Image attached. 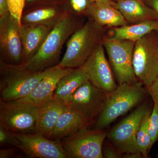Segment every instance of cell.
<instances>
[{"label":"cell","mask_w":158,"mask_h":158,"mask_svg":"<svg viewBox=\"0 0 158 158\" xmlns=\"http://www.w3.org/2000/svg\"><path fill=\"white\" fill-rule=\"evenodd\" d=\"M106 28L90 18L68 39L66 50L58 65L65 68H79L88 59L94 49L102 42Z\"/></svg>","instance_id":"1"},{"label":"cell","mask_w":158,"mask_h":158,"mask_svg":"<svg viewBox=\"0 0 158 158\" xmlns=\"http://www.w3.org/2000/svg\"><path fill=\"white\" fill-rule=\"evenodd\" d=\"M79 28L73 17L68 16L59 19L38 52L24 65L35 71H43L58 65L63 45Z\"/></svg>","instance_id":"2"},{"label":"cell","mask_w":158,"mask_h":158,"mask_svg":"<svg viewBox=\"0 0 158 158\" xmlns=\"http://www.w3.org/2000/svg\"><path fill=\"white\" fill-rule=\"evenodd\" d=\"M140 81L118 85L108 94L104 107L98 116L95 129L104 130L119 116L127 113L144 99L148 92Z\"/></svg>","instance_id":"3"},{"label":"cell","mask_w":158,"mask_h":158,"mask_svg":"<svg viewBox=\"0 0 158 158\" xmlns=\"http://www.w3.org/2000/svg\"><path fill=\"white\" fill-rule=\"evenodd\" d=\"M0 100L11 101L28 95L42 78L43 71L29 69L24 65L1 63Z\"/></svg>","instance_id":"4"},{"label":"cell","mask_w":158,"mask_h":158,"mask_svg":"<svg viewBox=\"0 0 158 158\" xmlns=\"http://www.w3.org/2000/svg\"><path fill=\"white\" fill-rule=\"evenodd\" d=\"M133 67L138 81L146 87L158 77V32L156 30L136 42Z\"/></svg>","instance_id":"5"},{"label":"cell","mask_w":158,"mask_h":158,"mask_svg":"<svg viewBox=\"0 0 158 158\" xmlns=\"http://www.w3.org/2000/svg\"><path fill=\"white\" fill-rule=\"evenodd\" d=\"M102 43L118 85L134 84L139 81L133 67V56L136 42L111 40L106 35Z\"/></svg>","instance_id":"6"},{"label":"cell","mask_w":158,"mask_h":158,"mask_svg":"<svg viewBox=\"0 0 158 158\" xmlns=\"http://www.w3.org/2000/svg\"><path fill=\"white\" fill-rule=\"evenodd\" d=\"M40 107L17 100H0V126L15 133H35Z\"/></svg>","instance_id":"7"},{"label":"cell","mask_w":158,"mask_h":158,"mask_svg":"<svg viewBox=\"0 0 158 158\" xmlns=\"http://www.w3.org/2000/svg\"><path fill=\"white\" fill-rule=\"evenodd\" d=\"M151 112L146 103L140 105L108 132L107 139L122 154L140 152L136 142L137 132L143 117Z\"/></svg>","instance_id":"8"},{"label":"cell","mask_w":158,"mask_h":158,"mask_svg":"<svg viewBox=\"0 0 158 158\" xmlns=\"http://www.w3.org/2000/svg\"><path fill=\"white\" fill-rule=\"evenodd\" d=\"M107 133L104 129H85L61 141L67 158H103L102 148Z\"/></svg>","instance_id":"9"},{"label":"cell","mask_w":158,"mask_h":158,"mask_svg":"<svg viewBox=\"0 0 158 158\" xmlns=\"http://www.w3.org/2000/svg\"><path fill=\"white\" fill-rule=\"evenodd\" d=\"M107 94L89 81L85 82L69 98L66 106L91 122L104 107Z\"/></svg>","instance_id":"10"},{"label":"cell","mask_w":158,"mask_h":158,"mask_svg":"<svg viewBox=\"0 0 158 158\" xmlns=\"http://www.w3.org/2000/svg\"><path fill=\"white\" fill-rule=\"evenodd\" d=\"M105 50L102 43L100 44L79 68L83 70L89 81L108 94L117 88L118 84Z\"/></svg>","instance_id":"11"},{"label":"cell","mask_w":158,"mask_h":158,"mask_svg":"<svg viewBox=\"0 0 158 158\" xmlns=\"http://www.w3.org/2000/svg\"><path fill=\"white\" fill-rule=\"evenodd\" d=\"M20 144L18 148L30 158H67L61 141L36 133H15Z\"/></svg>","instance_id":"12"},{"label":"cell","mask_w":158,"mask_h":158,"mask_svg":"<svg viewBox=\"0 0 158 158\" xmlns=\"http://www.w3.org/2000/svg\"><path fill=\"white\" fill-rule=\"evenodd\" d=\"M20 24L10 13L0 17V44L5 63L23 64V46Z\"/></svg>","instance_id":"13"},{"label":"cell","mask_w":158,"mask_h":158,"mask_svg":"<svg viewBox=\"0 0 158 158\" xmlns=\"http://www.w3.org/2000/svg\"><path fill=\"white\" fill-rule=\"evenodd\" d=\"M73 69L65 68L57 65L44 70V75L33 91L26 97L19 100L40 107L53 98L57 85L62 77Z\"/></svg>","instance_id":"14"},{"label":"cell","mask_w":158,"mask_h":158,"mask_svg":"<svg viewBox=\"0 0 158 158\" xmlns=\"http://www.w3.org/2000/svg\"><path fill=\"white\" fill-rule=\"evenodd\" d=\"M54 26L45 24L20 26L23 46V64L28 62L38 52Z\"/></svg>","instance_id":"15"},{"label":"cell","mask_w":158,"mask_h":158,"mask_svg":"<svg viewBox=\"0 0 158 158\" xmlns=\"http://www.w3.org/2000/svg\"><path fill=\"white\" fill-rule=\"evenodd\" d=\"M66 106L54 98L41 105L38 112L35 133L51 139L59 116Z\"/></svg>","instance_id":"16"},{"label":"cell","mask_w":158,"mask_h":158,"mask_svg":"<svg viewBox=\"0 0 158 158\" xmlns=\"http://www.w3.org/2000/svg\"><path fill=\"white\" fill-rule=\"evenodd\" d=\"M91 123L66 106L59 116L51 139L61 141L82 130L89 128Z\"/></svg>","instance_id":"17"},{"label":"cell","mask_w":158,"mask_h":158,"mask_svg":"<svg viewBox=\"0 0 158 158\" xmlns=\"http://www.w3.org/2000/svg\"><path fill=\"white\" fill-rule=\"evenodd\" d=\"M84 13L105 27H117L129 25L120 11L109 4L93 2Z\"/></svg>","instance_id":"18"},{"label":"cell","mask_w":158,"mask_h":158,"mask_svg":"<svg viewBox=\"0 0 158 158\" xmlns=\"http://www.w3.org/2000/svg\"><path fill=\"white\" fill-rule=\"evenodd\" d=\"M116 3L118 9L129 25L148 20L158 21V16L143 0H119Z\"/></svg>","instance_id":"19"},{"label":"cell","mask_w":158,"mask_h":158,"mask_svg":"<svg viewBox=\"0 0 158 158\" xmlns=\"http://www.w3.org/2000/svg\"><path fill=\"white\" fill-rule=\"evenodd\" d=\"M158 29V21L148 20L142 22L112 28L109 39L128 40L136 42L146 34Z\"/></svg>","instance_id":"20"},{"label":"cell","mask_w":158,"mask_h":158,"mask_svg":"<svg viewBox=\"0 0 158 158\" xmlns=\"http://www.w3.org/2000/svg\"><path fill=\"white\" fill-rule=\"evenodd\" d=\"M88 81V77L81 68L73 69L60 79L54 92L53 98L66 105L69 98Z\"/></svg>","instance_id":"21"},{"label":"cell","mask_w":158,"mask_h":158,"mask_svg":"<svg viewBox=\"0 0 158 158\" xmlns=\"http://www.w3.org/2000/svg\"><path fill=\"white\" fill-rule=\"evenodd\" d=\"M151 112L148 113L143 117L136 136L137 147L138 151L142 154L143 158L148 157L153 146L149 132L150 118Z\"/></svg>","instance_id":"22"},{"label":"cell","mask_w":158,"mask_h":158,"mask_svg":"<svg viewBox=\"0 0 158 158\" xmlns=\"http://www.w3.org/2000/svg\"><path fill=\"white\" fill-rule=\"evenodd\" d=\"M56 15V11L53 8L40 9L33 11L23 18L26 24H50L48 22Z\"/></svg>","instance_id":"23"},{"label":"cell","mask_w":158,"mask_h":158,"mask_svg":"<svg viewBox=\"0 0 158 158\" xmlns=\"http://www.w3.org/2000/svg\"><path fill=\"white\" fill-rule=\"evenodd\" d=\"M20 142L13 132L0 126V145L3 147H17Z\"/></svg>","instance_id":"24"},{"label":"cell","mask_w":158,"mask_h":158,"mask_svg":"<svg viewBox=\"0 0 158 158\" xmlns=\"http://www.w3.org/2000/svg\"><path fill=\"white\" fill-rule=\"evenodd\" d=\"M26 0H8L10 14L20 25L22 21L23 10Z\"/></svg>","instance_id":"25"},{"label":"cell","mask_w":158,"mask_h":158,"mask_svg":"<svg viewBox=\"0 0 158 158\" xmlns=\"http://www.w3.org/2000/svg\"><path fill=\"white\" fill-rule=\"evenodd\" d=\"M149 132L153 145L158 141V109L154 106L150 118Z\"/></svg>","instance_id":"26"},{"label":"cell","mask_w":158,"mask_h":158,"mask_svg":"<svg viewBox=\"0 0 158 158\" xmlns=\"http://www.w3.org/2000/svg\"><path fill=\"white\" fill-rule=\"evenodd\" d=\"M102 153L104 158H121L122 154L119 152L112 142L109 140L104 141L102 148Z\"/></svg>","instance_id":"27"},{"label":"cell","mask_w":158,"mask_h":158,"mask_svg":"<svg viewBox=\"0 0 158 158\" xmlns=\"http://www.w3.org/2000/svg\"><path fill=\"white\" fill-rule=\"evenodd\" d=\"M93 0H70L72 9L78 13H85Z\"/></svg>","instance_id":"28"},{"label":"cell","mask_w":158,"mask_h":158,"mask_svg":"<svg viewBox=\"0 0 158 158\" xmlns=\"http://www.w3.org/2000/svg\"><path fill=\"white\" fill-rule=\"evenodd\" d=\"M146 88L153 101L154 106L158 109V77L151 85Z\"/></svg>","instance_id":"29"},{"label":"cell","mask_w":158,"mask_h":158,"mask_svg":"<svg viewBox=\"0 0 158 158\" xmlns=\"http://www.w3.org/2000/svg\"><path fill=\"white\" fill-rule=\"evenodd\" d=\"M19 148L17 147H7L0 150V158L19 157L18 152Z\"/></svg>","instance_id":"30"},{"label":"cell","mask_w":158,"mask_h":158,"mask_svg":"<svg viewBox=\"0 0 158 158\" xmlns=\"http://www.w3.org/2000/svg\"><path fill=\"white\" fill-rule=\"evenodd\" d=\"M8 0H0V17L9 14Z\"/></svg>","instance_id":"31"},{"label":"cell","mask_w":158,"mask_h":158,"mask_svg":"<svg viewBox=\"0 0 158 158\" xmlns=\"http://www.w3.org/2000/svg\"><path fill=\"white\" fill-rule=\"evenodd\" d=\"M150 8L156 12L158 16V0H143Z\"/></svg>","instance_id":"32"},{"label":"cell","mask_w":158,"mask_h":158,"mask_svg":"<svg viewBox=\"0 0 158 158\" xmlns=\"http://www.w3.org/2000/svg\"><path fill=\"white\" fill-rule=\"evenodd\" d=\"M122 158H142V154L140 152L129 153L123 154Z\"/></svg>","instance_id":"33"},{"label":"cell","mask_w":158,"mask_h":158,"mask_svg":"<svg viewBox=\"0 0 158 158\" xmlns=\"http://www.w3.org/2000/svg\"><path fill=\"white\" fill-rule=\"evenodd\" d=\"M93 2H98L105 3V4H109L111 6L116 8V3L113 2V0H93Z\"/></svg>","instance_id":"34"},{"label":"cell","mask_w":158,"mask_h":158,"mask_svg":"<svg viewBox=\"0 0 158 158\" xmlns=\"http://www.w3.org/2000/svg\"><path fill=\"white\" fill-rule=\"evenodd\" d=\"M26 1H27V2H31V1H34V0H26Z\"/></svg>","instance_id":"35"},{"label":"cell","mask_w":158,"mask_h":158,"mask_svg":"<svg viewBox=\"0 0 158 158\" xmlns=\"http://www.w3.org/2000/svg\"><path fill=\"white\" fill-rule=\"evenodd\" d=\"M113 2H117V1H119V0H113Z\"/></svg>","instance_id":"36"},{"label":"cell","mask_w":158,"mask_h":158,"mask_svg":"<svg viewBox=\"0 0 158 158\" xmlns=\"http://www.w3.org/2000/svg\"><path fill=\"white\" fill-rule=\"evenodd\" d=\"M157 157L158 158V154L157 155Z\"/></svg>","instance_id":"37"},{"label":"cell","mask_w":158,"mask_h":158,"mask_svg":"<svg viewBox=\"0 0 158 158\" xmlns=\"http://www.w3.org/2000/svg\"><path fill=\"white\" fill-rule=\"evenodd\" d=\"M156 31H157V32H158V29H157V30H156Z\"/></svg>","instance_id":"38"}]
</instances>
